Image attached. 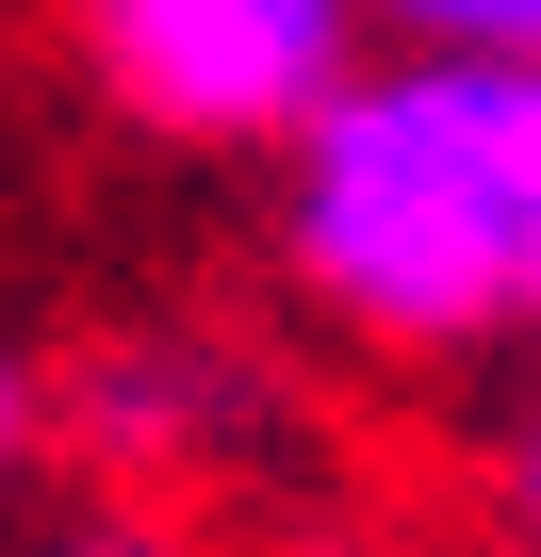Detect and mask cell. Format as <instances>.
Listing matches in <instances>:
<instances>
[{"label":"cell","mask_w":541,"mask_h":557,"mask_svg":"<svg viewBox=\"0 0 541 557\" xmlns=\"http://www.w3.org/2000/svg\"><path fill=\"white\" fill-rule=\"evenodd\" d=\"M83 34L148 132H296L345 83L361 0H83Z\"/></svg>","instance_id":"7a4b0ae2"},{"label":"cell","mask_w":541,"mask_h":557,"mask_svg":"<svg viewBox=\"0 0 541 557\" xmlns=\"http://www.w3.org/2000/svg\"><path fill=\"white\" fill-rule=\"evenodd\" d=\"M508 312H541V66H525V278H508Z\"/></svg>","instance_id":"277c9868"},{"label":"cell","mask_w":541,"mask_h":557,"mask_svg":"<svg viewBox=\"0 0 541 557\" xmlns=\"http://www.w3.org/2000/svg\"><path fill=\"white\" fill-rule=\"evenodd\" d=\"M525 508H541V459H525Z\"/></svg>","instance_id":"52a82bcc"},{"label":"cell","mask_w":541,"mask_h":557,"mask_svg":"<svg viewBox=\"0 0 541 557\" xmlns=\"http://www.w3.org/2000/svg\"><path fill=\"white\" fill-rule=\"evenodd\" d=\"M66 557H164V541H132V524H99V541H66Z\"/></svg>","instance_id":"8992f818"},{"label":"cell","mask_w":541,"mask_h":557,"mask_svg":"<svg viewBox=\"0 0 541 557\" xmlns=\"http://www.w3.org/2000/svg\"><path fill=\"white\" fill-rule=\"evenodd\" d=\"M296 262L394 345H459L525 278V66L427 50L296 115Z\"/></svg>","instance_id":"6da1fadb"},{"label":"cell","mask_w":541,"mask_h":557,"mask_svg":"<svg viewBox=\"0 0 541 557\" xmlns=\"http://www.w3.org/2000/svg\"><path fill=\"white\" fill-rule=\"evenodd\" d=\"M34 410H50V394H34V361H0V459L34 443Z\"/></svg>","instance_id":"5b68a950"},{"label":"cell","mask_w":541,"mask_h":557,"mask_svg":"<svg viewBox=\"0 0 541 557\" xmlns=\"http://www.w3.org/2000/svg\"><path fill=\"white\" fill-rule=\"evenodd\" d=\"M213 410H230V361H197V345H115V361H83L66 377V426L99 443V459H197L213 443Z\"/></svg>","instance_id":"3957f363"}]
</instances>
